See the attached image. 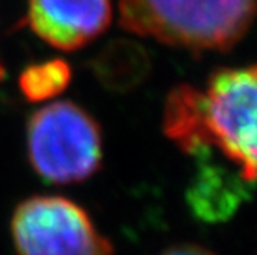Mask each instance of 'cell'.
I'll use <instances>...</instances> for the list:
<instances>
[{
    "mask_svg": "<svg viewBox=\"0 0 257 255\" xmlns=\"http://www.w3.org/2000/svg\"><path fill=\"white\" fill-rule=\"evenodd\" d=\"M4 80V67H2V63H0V81Z\"/></svg>",
    "mask_w": 257,
    "mask_h": 255,
    "instance_id": "9c48e42d",
    "label": "cell"
},
{
    "mask_svg": "<svg viewBox=\"0 0 257 255\" xmlns=\"http://www.w3.org/2000/svg\"><path fill=\"white\" fill-rule=\"evenodd\" d=\"M27 156L43 181L83 182L101 167V128L88 111L72 101L50 103L29 118Z\"/></svg>",
    "mask_w": 257,
    "mask_h": 255,
    "instance_id": "3957f363",
    "label": "cell"
},
{
    "mask_svg": "<svg viewBox=\"0 0 257 255\" xmlns=\"http://www.w3.org/2000/svg\"><path fill=\"white\" fill-rule=\"evenodd\" d=\"M242 177L216 166H202L189 189V204L202 219H224L234 212L242 197Z\"/></svg>",
    "mask_w": 257,
    "mask_h": 255,
    "instance_id": "8992f818",
    "label": "cell"
},
{
    "mask_svg": "<svg viewBox=\"0 0 257 255\" xmlns=\"http://www.w3.org/2000/svg\"><path fill=\"white\" fill-rule=\"evenodd\" d=\"M165 134L184 153L217 148L245 182L257 181V65L222 68L206 90L179 85L168 95Z\"/></svg>",
    "mask_w": 257,
    "mask_h": 255,
    "instance_id": "6da1fadb",
    "label": "cell"
},
{
    "mask_svg": "<svg viewBox=\"0 0 257 255\" xmlns=\"http://www.w3.org/2000/svg\"><path fill=\"white\" fill-rule=\"evenodd\" d=\"M257 17V0H119V25L191 52L229 50Z\"/></svg>",
    "mask_w": 257,
    "mask_h": 255,
    "instance_id": "7a4b0ae2",
    "label": "cell"
},
{
    "mask_svg": "<svg viewBox=\"0 0 257 255\" xmlns=\"http://www.w3.org/2000/svg\"><path fill=\"white\" fill-rule=\"evenodd\" d=\"M160 255H214V253L207 250L206 247L196 245V243H178V245L166 248Z\"/></svg>",
    "mask_w": 257,
    "mask_h": 255,
    "instance_id": "ba28073f",
    "label": "cell"
},
{
    "mask_svg": "<svg viewBox=\"0 0 257 255\" xmlns=\"http://www.w3.org/2000/svg\"><path fill=\"white\" fill-rule=\"evenodd\" d=\"M72 80V70L65 60L53 58L29 65L20 73L19 86L29 101H45L55 98Z\"/></svg>",
    "mask_w": 257,
    "mask_h": 255,
    "instance_id": "52a82bcc",
    "label": "cell"
},
{
    "mask_svg": "<svg viewBox=\"0 0 257 255\" xmlns=\"http://www.w3.org/2000/svg\"><path fill=\"white\" fill-rule=\"evenodd\" d=\"M111 0H29L25 24L57 50L75 52L111 24Z\"/></svg>",
    "mask_w": 257,
    "mask_h": 255,
    "instance_id": "5b68a950",
    "label": "cell"
},
{
    "mask_svg": "<svg viewBox=\"0 0 257 255\" xmlns=\"http://www.w3.org/2000/svg\"><path fill=\"white\" fill-rule=\"evenodd\" d=\"M17 255H113L114 248L90 214L63 196L22 200L10 219Z\"/></svg>",
    "mask_w": 257,
    "mask_h": 255,
    "instance_id": "277c9868",
    "label": "cell"
}]
</instances>
